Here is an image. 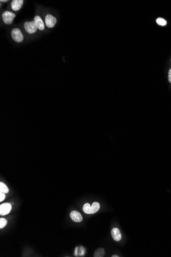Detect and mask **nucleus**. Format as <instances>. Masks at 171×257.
<instances>
[{
    "mask_svg": "<svg viewBox=\"0 0 171 257\" xmlns=\"http://www.w3.org/2000/svg\"><path fill=\"white\" fill-rule=\"evenodd\" d=\"M104 249L103 248H99L95 251L94 253V257H104Z\"/></svg>",
    "mask_w": 171,
    "mask_h": 257,
    "instance_id": "obj_11",
    "label": "nucleus"
},
{
    "mask_svg": "<svg viewBox=\"0 0 171 257\" xmlns=\"http://www.w3.org/2000/svg\"><path fill=\"white\" fill-rule=\"evenodd\" d=\"M12 207L10 203H5L0 205V215L1 216H5L10 212Z\"/></svg>",
    "mask_w": 171,
    "mask_h": 257,
    "instance_id": "obj_5",
    "label": "nucleus"
},
{
    "mask_svg": "<svg viewBox=\"0 0 171 257\" xmlns=\"http://www.w3.org/2000/svg\"><path fill=\"white\" fill-rule=\"evenodd\" d=\"M24 27L26 31L29 34H33L35 33L36 32L37 29H38L35 22L34 21L26 22L24 23Z\"/></svg>",
    "mask_w": 171,
    "mask_h": 257,
    "instance_id": "obj_3",
    "label": "nucleus"
},
{
    "mask_svg": "<svg viewBox=\"0 0 171 257\" xmlns=\"http://www.w3.org/2000/svg\"><path fill=\"white\" fill-rule=\"evenodd\" d=\"M0 2H4V3H5V2H8V1H7V0H5V1H3V0H1V1H0Z\"/></svg>",
    "mask_w": 171,
    "mask_h": 257,
    "instance_id": "obj_18",
    "label": "nucleus"
},
{
    "mask_svg": "<svg viewBox=\"0 0 171 257\" xmlns=\"http://www.w3.org/2000/svg\"><path fill=\"white\" fill-rule=\"evenodd\" d=\"M168 79H169V81L170 83H171V68L170 69L169 71Z\"/></svg>",
    "mask_w": 171,
    "mask_h": 257,
    "instance_id": "obj_17",
    "label": "nucleus"
},
{
    "mask_svg": "<svg viewBox=\"0 0 171 257\" xmlns=\"http://www.w3.org/2000/svg\"><path fill=\"white\" fill-rule=\"evenodd\" d=\"M156 21V23L160 26H165L167 24V22L166 21V20H165L163 18H157Z\"/></svg>",
    "mask_w": 171,
    "mask_h": 257,
    "instance_id": "obj_14",
    "label": "nucleus"
},
{
    "mask_svg": "<svg viewBox=\"0 0 171 257\" xmlns=\"http://www.w3.org/2000/svg\"><path fill=\"white\" fill-rule=\"evenodd\" d=\"M0 192H3L4 194H7L9 192V190L7 186L3 182L0 183Z\"/></svg>",
    "mask_w": 171,
    "mask_h": 257,
    "instance_id": "obj_13",
    "label": "nucleus"
},
{
    "mask_svg": "<svg viewBox=\"0 0 171 257\" xmlns=\"http://www.w3.org/2000/svg\"><path fill=\"white\" fill-rule=\"evenodd\" d=\"M119 256L117 255H113L112 256V257H118Z\"/></svg>",
    "mask_w": 171,
    "mask_h": 257,
    "instance_id": "obj_19",
    "label": "nucleus"
},
{
    "mask_svg": "<svg viewBox=\"0 0 171 257\" xmlns=\"http://www.w3.org/2000/svg\"><path fill=\"white\" fill-rule=\"evenodd\" d=\"M7 224V221L4 218H1L0 219V228L2 229Z\"/></svg>",
    "mask_w": 171,
    "mask_h": 257,
    "instance_id": "obj_15",
    "label": "nucleus"
},
{
    "mask_svg": "<svg viewBox=\"0 0 171 257\" xmlns=\"http://www.w3.org/2000/svg\"><path fill=\"white\" fill-rule=\"evenodd\" d=\"M2 20L5 24L9 25L11 24L14 19L16 17V14L9 11H5L2 14Z\"/></svg>",
    "mask_w": 171,
    "mask_h": 257,
    "instance_id": "obj_1",
    "label": "nucleus"
},
{
    "mask_svg": "<svg viewBox=\"0 0 171 257\" xmlns=\"http://www.w3.org/2000/svg\"><path fill=\"white\" fill-rule=\"evenodd\" d=\"M11 35L12 39L18 43L22 42L24 39V37L22 34V32L19 28H16L11 30Z\"/></svg>",
    "mask_w": 171,
    "mask_h": 257,
    "instance_id": "obj_2",
    "label": "nucleus"
},
{
    "mask_svg": "<svg viewBox=\"0 0 171 257\" xmlns=\"http://www.w3.org/2000/svg\"><path fill=\"white\" fill-rule=\"evenodd\" d=\"M23 3V0H14L11 3V7L12 10L14 11H18L22 8Z\"/></svg>",
    "mask_w": 171,
    "mask_h": 257,
    "instance_id": "obj_8",
    "label": "nucleus"
},
{
    "mask_svg": "<svg viewBox=\"0 0 171 257\" xmlns=\"http://www.w3.org/2000/svg\"><path fill=\"white\" fill-rule=\"evenodd\" d=\"M34 22H35L37 28L39 30H43L45 29V25L41 18L39 16H36L34 18Z\"/></svg>",
    "mask_w": 171,
    "mask_h": 257,
    "instance_id": "obj_9",
    "label": "nucleus"
},
{
    "mask_svg": "<svg viewBox=\"0 0 171 257\" xmlns=\"http://www.w3.org/2000/svg\"><path fill=\"white\" fill-rule=\"evenodd\" d=\"M57 20L54 16L48 14L45 17V24L47 27L53 28L57 23Z\"/></svg>",
    "mask_w": 171,
    "mask_h": 257,
    "instance_id": "obj_4",
    "label": "nucleus"
},
{
    "mask_svg": "<svg viewBox=\"0 0 171 257\" xmlns=\"http://www.w3.org/2000/svg\"><path fill=\"white\" fill-rule=\"evenodd\" d=\"M100 208V204L97 202L93 203L91 206V214H93L98 212Z\"/></svg>",
    "mask_w": 171,
    "mask_h": 257,
    "instance_id": "obj_10",
    "label": "nucleus"
},
{
    "mask_svg": "<svg viewBox=\"0 0 171 257\" xmlns=\"http://www.w3.org/2000/svg\"><path fill=\"white\" fill-rule=\"evenodd\" d=\"M83 210L85 214L91 215V206L89 203H85L83 206Z\"/></svg>",
    "mask_w": 171,
    "mask_h": 257,
    "instance_id": "obj_12",
    "label": "nucleus"
},
{
    "mask_svg": "<svg viewBox=\"0 0 171 257\" xmlns=\"http://www.w3.org/2000/svg\"><path fill=\"white\" fill-rule=\"evenodd\" d=\"M5 198V195L3 192H0V202H2Z\"/></svg>",
    "mask_w": 171,
    "mask_h": 257,
    "instance_id": "obj_16",
    "label": "nucleus"
},
{
    "mask_svg": "<svg viewBox=\"0 0 171 257\" xmlns=\"http://www.w3.org/2000/svg\"><path fill=\"white\" fill-rule=\"evenodd\" d=\"M70 216L71 219L75 222H81L83 221V217L79 212L73 210L70 212Z\"/></svg>",
    "mask_w": 171,
    "mask_h": 257,
    "instance_id": "obj_6",
    "label": "nucleus"
},
{
    "mask_svg": "<svg viewBox=\"0 0 171 257\" xmlns=\"http://www.w3.org/2000/svg\"><path fill=\"white\" fill-rule=\"evenodd\" d=\"M111 235L115 241L118 242L122 239V235L120 230L117 228H113L111 230Z\"/></svg>",
    "mask_w": 171,
    "mask_h": 257,
    "instance_id": "obj_7",
    "label": "nucleus"
}]
</instances>
